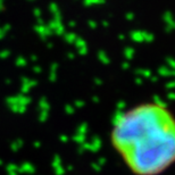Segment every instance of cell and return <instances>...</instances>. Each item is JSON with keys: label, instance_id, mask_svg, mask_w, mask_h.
I'll return each instance as SVG.
<instances>
[{"label": "cell", "instance_id": "1", "mask_svg": "<svg viewBox=\"0 0 175 175\" xmlns=\"http://www.w3.org/2000/svg\"><path fill=\"white\" fill-rule=\"evenodd\" d=\"M109 135L113 149L133 175H162L174 163V116L159 100L116 114Z\"/></svg>", "mask_w": 175, "mask_h": 175}]
</instances>
